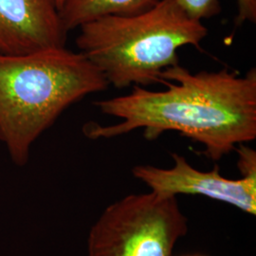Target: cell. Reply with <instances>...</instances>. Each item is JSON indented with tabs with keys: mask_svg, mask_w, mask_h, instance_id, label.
I'll list each match as a JSON object with an SVG mask.
<instances>
[{
	"mask_svg": "<svg viewBox=\"0 0 256 256\" xmlns=\"http://www.w3.org/2000/svg\"><path fill=\"white\" fill-rule=\"evenodd\" d=\"M166 90L134 86L128 95L94 102L102 113L122 120L117 124L90 122L84 134L110 138L144 129L148 140L176 131L202 144L214 162L256 138V70L240 76L228 68L192 74L180 64L160 74Z\"/></svg>",
	"mask_w": 256,
	"mask_h": 256,
	"instance_id": "1",
	"label": "cell"
},
{
	"mask_svg": "<svg viewBox=\"0 0 256 256\" xmlns=\"http://www.w3.org/2000/svg\"><path fill=\"white\" fill-rule=\"evenodd\" d=\"M108 86L80 52L0 54V140L12 160L25 164L32 144L64 110Z\"/></svg>",
	"mask_w": 256,
	"mask_h": 256,
	"instance_id": "2",
	"label": "cell"
},
{
	"mask_svg": "<svg viewBox=\"0 0 256 256\" xmlns=\"http://www.w3.org/2000/svg\"><path fill=\"white\" fill-rule=\"evenodd\" d=\"M79 28V52L118 90L164 84L160 74L180 64L178 50H202L208 36L202 21L191 18L178 0H160L137 16H108Z\"/></svg>",
	"mask_w": 256,
	"mask_h": 256,
	"instance_id": "3",
	"label": "cell"
},
{
	"mask_svg": "<svg viewBox=\"0 0 256 256\" xmlns=\"http://www.w3.org/2000/svg\"><path fill=\"white\" fill-rule=\"evenodd\" d=\"M187 232L176 196L129 194L110 204L92 226L88 256H172Z\"/></svg>",
	"mask_w": 256,
	"mask_h": 256,
	"instance_id": "4",
	"label": "cell"
},
{
	"mask_svg": "<svg viewBox=\"0 0 256 256\" xmlns=\"http://www.w3.org/2000/svg\"><path fill=\"white\" fill-rule=\"evenodd\" d=\"M236 151L239 155L238 168L243 176L240 180L224 178L218 165L210 171L198 170L176 153L172 154L174 165L169 169L138 165L132 169V174L152 192L167 196H203L256 216V152L245 144L239 146Z\"/></svg>",
	"mask_w": 256,
	"mask_h": 256,
	"instance_id": "5",
	"label": "cell"
},
{
	"mask_svg": "<svg viewBox=\"0 0 256 256\" xmlns=\"http://www.w3.org/2000/svg\"><path fill=\"white\" fill-rule=\"evenodd\" d=\"M68 32L56 0H0V54L64 48Z\"/></svg>",
	"mask_w": 256,
	"mask_h": 256,
	"instance_id": "6",
	"label": "cell"
},
{
	"mask_svg": "<svg viewBox=\"0 0 256 256\" xmlns=\"http://www.w3.org/2000/svg\"><path fill=\"white\" fill-rule=\"evenodd\" d=\"M160 0H66L59 10L68 32L95 19L108 16H132L154 8Z\"/></svg>",
	"mask_w": 256,
	"mask_h": 256,
	"instance_id": "7",
	"label": "cell"
},
{
	"mask_svg": "<svg viewBox=\"0 0 256 256\" xmlns=\"http://www.w3.org/2000/svg\"><path fill=\"white\" fill-rule=\"evenodd\" d=\"M183 10L192 18L202 21L218 14L221 10L220 0H178ZM238 14L236 26L256 22V0H236Z\"/></svg>",
	"mask_w": 256,
	"mask_h": 256,
	"instance_id": "8",
	"label": "cell"
},
{
	"mask_svg": "<svg viewBox=\"0 0 256 256\" xmlns=\"http://www.w3.org/2000/svg\"><path fill=\"white\" fill-rule=\"evenodd\" d=\"M64 1H66V0H56V5H57V8H58V10H60L62 8V6H63Z\"/></svg>",
	"mask_w": 256,
	"mask_h": 256,
	"instance_id": "9",
	"label": "cell"
},
{
	"mask_svg": "<svg viewBox=\"0 0 256 256\" xmlns=\"http://www.w3.org/2000/svg\"><path fill=\"white\" fill-rule=\"evenodd\" d=\"M202 256V254H186V256Z\"/></svg>",
	"mask_w": 256,
	"mask_h": 256,
	"instance_id": "10",
	"label": "cell"
}]
</instances>
